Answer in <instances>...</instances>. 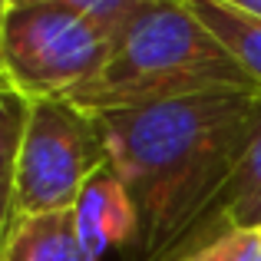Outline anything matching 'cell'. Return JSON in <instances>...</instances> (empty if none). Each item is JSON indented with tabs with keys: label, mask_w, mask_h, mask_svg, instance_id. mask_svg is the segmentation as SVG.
<instances>
[{
	"label": "cell",
	"mask_w": 261,
	"mask_h": 261,
	"mask_svg": "<svg viewBox=\"0 0 261 261\" xmlns=\"http://www.w3.org/2000/svg\"><path fill=\"white\" fill-rule=\"evenodd\" d=\"M96 119L136 205L122 261L192 258L261 119V93H202Z\"/></svg>",
	"instance_id": "obj_1"
},
{
	"label": "cell",
	"mask_w": 261,
	"mask_h": 261,
	"mask_svg": "<svg viewBox=\"0 0 261 261\" xmlns=\"http://www.w3.org/2000/svg\"><path fill=\"white\" fill-rule=\"evenodd\" d=\"M202 93H261L185 0L152 7L119 33L106 66L63 96L89 116H109Z\"/></svg>",
	"instance_id": "obj_2"
},
{
	"label": "cell",
	"mask_w": 261,
	"mask_h": 261,
	"mask_svg": "<svg viewBox=\"0 0 261 261\" xmlns=\"http://www.w3.org/2000/svg\"><path fill=\"white\" fill-rule=\"evenodd\" d=\"M106 166L109 149L96 116L66 99H30L13 166V218L73 212L86 182Z\"/></svg>",
	"instance_id": "obj_3"
},
{
	"label": "cell",
	"mask_w": 261,
	"mask_h": 261,
	"mask_svg": "<svg viewBox=\"0 0 261 261\" xmlns=\"http://www.w3.org/2000/svg\"><path fill=\"white\" fill-rule=\"evenodd\" d=\"M113 37L86 13L60 4L10 7L0 66L27 99H63L106 66Z\"/></svg>",
	"instance_id": "obj_4"
},
{
	"label": "cell",
	"mask_w": 261,
	"mask_h": 261,
	"mask_svg": "<svg viewBox=\"0 0 261 261\" xmlns=\"http://www.w3.org/2000/svg\"><path fill=\"white\" fill-rule=\"evenodd\" d=\"M73 225L86 261H102L113 251H129L136 238V205L113 166L96 172L80 192L73 205Z\"/></svg>",
	"instance_id": "obj_5"
},
{
	"label": "cell",
	"mask_w": 261,
	"mask_h": 261,
	"mask_svg": "<svg viewBox=\"0 0 261 261\" xmlns=\"http://www.w3.org/2000/svg\"><path fill=\"white\" fill-rule=\"evenodd\" d=\"M228 231H261V119L205 228V245ZM202 245V248H205Z\"/></svg>",
	"instance_id": "obj_6"
},
{
	"label": "cell",
	"mask_w": 261,
	"mask_h": 261,
	"mask_svg": "<svg viewBox=\"0 0 261 261\" xmlns=\"http://www.w3.org/2000/svg\"><path fill=\"white\" fill-rule=\"evenodd\" d=\"M0 261H86L73 225V212L13 218Z\"/></svg>",
	"instance_id": "obj_7"
},
{
	"label": "cell",
	"mask_w": 261,
	"mask_h": 261,
	"mask_svg": "<svg viewBox=\"0 0 261 261\" xmlns=\"http://www.w3.org/2000/svg\"><path fill=\"white\" fill-rule=\"evenodd\" d=\"M205 30L231 53L248 80L261 89V17L228 4V0H185Z\"/></svg>",
	"instance_id": "obj_8"
},
{
	"label": "cell",
	"mask_w": 261,
	"mask_h": 261,
	"mask_svg": "<svg viewBox=\"0 0 261 261\" xmlns=\"http://www.w3.org/2000/svg\"><path fill=\"white\" fill-rule=\"evenodd\" d=\"M23 4H60V7L76 10V13H86V17L96 20L116 43L119 33L126 30L133 20H139L142 13H149L159 4H169V0H10V7H23Z\"/></svg>",
	"instance_id": "obj_9"
},
{
	"label": "cell",
	"mask_w": 261,
	"mask_h": 261,
	"mask_svg": "<svg viewBox=\"0 0 261 261\" xmlns=\"http://www.w3.org/2000/svg\"><path fill=\"white\" fill-rule=\"evenodd\" d=\"M27 116H30V99L10 80H0V178L13 175Z\"/></svg>",
	"instance_id": "obj_10"
},
{
	"label": "cell",
	"mask_w": 261,
	"mask_h": 261,
	"mask_svg": "<svg viewBox=\"0 0 261 261\" xmlns=\"http://www.w3.org/2000/svg\"><path fill=\"white\" fill-rule=\"evenodd\" d=\"M185 261H261V231H228Z\"/></svg>",
	"instance_id": "obj_11"
},
{
	"label": "cell",
	"mask_w": 261,
	"mask_h": 261,
	"mask_svg": "<svg viewBox=\"0 0 261 261\" xmlns=\"http://www.w3.org/2000/svg\"><path fill=\"white\" fill-rule=\"evenodd\" d=\"M13 222V175L0 178V251H4L7 228Z\"/></svg>",
	"instance_id": "obj_12"
},
{
	"label": "cell",
	"mask_w": 261,
	"mask_h": 261,
	"mask_svg": "<svg viewBox=\"0 0 261 261\" xmlns=\"http://www.w3.org/2000/svg\"><path fill=\"white\" fill-rule=\"evenodd\" d=\"M228 4H235V7H242V10H248V13H255V17H261V0H228Z\"/></svg>",
	"instance_id": "obj_13"
},
{
	"label": "cell",
	"mask_w": 261,
	"mask_h": 261,
	"mask_svg": "<svg viewBox=\"0 0 261 261\" xmlns=\"http://www.w3.org/2000/svg\"><path fill=\"white\" fill-rule=\"evenodd\" d=\"M7 10H10V0H0V37H4V20H7Z\"/></svg>",
	"instance_id": "obj_14"
},
{
	"label": "cell",
	"mask_w": 261,
	"mask_h": 261,
	"mask_svg": "<svg viewBox=\"0 0 261 261\" xmlns=\"http://www.w3.org/2000/svg\"><path fill=\"white\" fill-rule=\"evenodd\" d=\"M0 80H10V76H7V70H4V66H0Z\"/></svg>",
	"instance_id": "obj_15"
}]
</instances>
